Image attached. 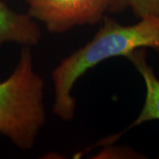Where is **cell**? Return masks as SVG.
I'll list each match as a JSON object with an SVG mask.
<instances>
[{
	"instance_id": "6da1fadb",
	"label": "cell",
	"mask_w": 159,
	"mask_h": 159,
	"mask_svg": "<svg viewBox=\"0 0 159 159\" xmlns=\"http://www.w3.org/2000/svg\"><path fill=\"white\" fill-rule=\"evenodd\" d=\"M102 21L93 39L62 59L52 71L53 112L62 120L74 118L76 101L71 93L76 81L89 69L111 57H127L139 49L159 51L158 15L144 16L130 26L121 25L107 15Z\"/></svg>"
},
{
	"instance_id": "7a4b0ae2",
	"label": "cell",
	"mask_w": 159,
	"mask_h": 159,
	"mask_svg": "<svg viewBox=\"0 0 159 159\" xmlns=\"http://www.w3.org/2000/svg\"><path fill=\"white\" fill-rule=\"evenodd\" d=\"M43 88L30 47L24 46L14 70L0 82V134L23 150L34 147L45 123Z\"/></svg>"
},
{
	"instance_id": "3957f363",
	"label": "cell",
	"mask_w": 159,
	"mask_h": 159,
	"mask_svg": "<svg viewBox=\"0 0 159 159\" xmlns=\"http://www.w3.org/2000/svg\"><path fill=\"white\" fill-rule=\"evenodd\" d=\"M28 14L44 24L51 33H64L74 27L93 25L107 13L125 10L123 0H26Z\"/></svg>"
},
{
	"instance_id": "277c9868",
	"label": "cell",
	"mask_w": 159,
	"mask_h": 159,
	"mask_svg": "<svg viewBox=\"0 0 159 159\" xmlns=\"http://www.w3.org/2000/svg\"><path fill=\"white\" fill-rule=\"evenodd\" d=\"M41 35V29L33 18L11 10L0 0V46L6 43L36 45Z\"/></svg>"
},
{
	"instance_id": "5b68a950",
	"label": "cell",
	"mask_w": 159,
	"mask_h": 159,
	"mask_svg": "<svg viewBox=\"0 0 159 159\" xmlns=\"http://www.w3.org/2000/svg\"><path fill=\"white\" fill-rule=\"evenodd\" d=\"M145 50L139 49L126 57L141 74L146 86V97L142 111L128 129L148 121L159 120V80L148 66Z\"/></svg>"
},
{
	"instance_id": "8992f818",
	"label": "cell",
	"mask_w": 159,
	"mask_h": 159,
	"mask_svg": "<svg viewBox=\"0 0 159 159\" xmlns=\"http://www.w3.org/2000/svg\"><path fill=\"white\" fill-rule=\"evenodd\" d=\"M125 8H130L138 18L147 15H158L159 0H123Z\"/></svg>"
}]
</instances>
